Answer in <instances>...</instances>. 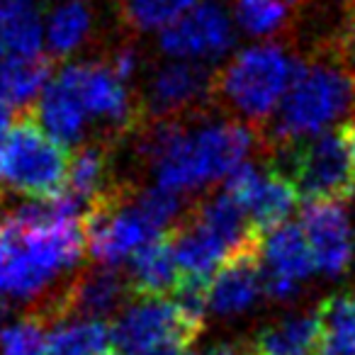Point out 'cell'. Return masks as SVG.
Instances as JSON below:
<instances>
[{"label": "cell", "mask_w": 355, "mask_h": 355, "mask_svg": "<svg viewBox=\"0 0 355 355\" xmlns=\"http://www.w3.org/2000/svg\"><path fill=\"white\" fill-rule=\"evenodd\" d=\"M156 355H190L188 348H173V350H163V353H156Z\"/></svg>", "instance_id": "34"}, {"label": "cell", "mask_w": 355, "mask_h": 355, "mask_svg": "<svg viewBox=\"0 0 355 355\" xmlns=\"http://www.w3.org/2000/svg\"><path fill=\"white\" fill-rule=\"evenodd\" d=\"M200 0H117L124 25L134 32H161Z\"/></svg>", "instance_id": "28"}, {"label": "cell", "mask_w": 355, "mask_h": 355, "mask_svg": "<svg viewBox=\"0 0 355 355\" xmlns=\"http://www.w3.org/2000/svg\"><path fill=\"white\" fill-rule=\"evenodd\" d=\"M316 355H355V292H340L316 309Z\"/></svg>", "instance_id": "23"}, {"label": "cell", "mask_w": 355, "mask_h": 355, "mask_svg": "<svg viewBox=\"0 0 355 355\" xmlns=\"http://www.w3.org/2000/svg\"><path fill=\"white\" fill-rule=\"evenodd\" d=\"M132 297H163L175 292L183 275L175 261L171 239H156L134 253L127 270Z\"/></svg>", "instance_id": "19"}, {"label": "cell", "mask_w": 355, "mask_h": 355, "mask_svg": "<svg viewBox=\"0 0 355 355\" xmlns=\"http://www.w3.org/2000/svg\"><path fill=\"white\" fill-rule=\"evenodd\" d=\"M202 326L193 321L175 300L137 297L117 314L112 340L117 355H156L173 348H190Z\"/></svg>", "instance_id": "9"}, {"label": "cell", "mask_w": 355, "mask_h": 355, "mask_svg": "<svg viewBox=\"0 0 355 355\" xmlns=\"http://www.w3.org/2000/svg\"><path fill=\"white\" fill-rule=\"evenodd\" d=\"M234 22L243 35L268 40L292 25L297 0H234Z\"/></svg>", "instance_id": "27"}, {"label": "cell", "mask_w": 355, "mask_h": 355, "mask_svg": "<svg viewBox=\"0 0 355 355\" xmlns=\"http://www.w3.org/2000/svg\"><path fill=\"white\" fill-rule=\"evenodd\" d=\"M256 134L241 119H183L148 122L141 132L139 153L158 188L185 195L227 180L248 161Z\"/></svg>", "instance_id": "2"}, {"label": "cell", "mask_w": 355, "mask_h": 355, "mask_svg": "<svg viewBox=\"0 0 355 355\" xmlns=\"http://www.w3.org/2000/svg\"><path fill=\"white\" fill-rule=\"evenodd\" d=\"M85 251L83 212L73 195L0 205V314L44 324L66 319Z\"/></svg>", "instance_id": "1"}, {"label": "cell", "mask_w": 355, "mask_h": 355, "mask_svg": "<svg viewBox=\"0 0 355 355\" xmlns=\"http://www.w3.org/2000/svg\"><path fill=\"white\" fill-rule=\"evenodd\" d=\"M0 37L10 56L37 59L46 40L44 17L37 0H0Z\"/></svg>", "instance_id": "21"}, {"label": "cell", "mask_w": 355, "mask_h": 355, "mask_svg": "<svg viewBox=\"0 0 355 355\" xmlns=\"http://www.w3.org/2000/svg\"><path fill=\"white\" fill-rule=\"evenodd\" d=\"M214 100V73L205 64L168 59L151 73L144 107L151 122L200 114Z\"/></svg>", "instance_id": "12"}, {"label": "cell", "mask_w": 355, "mask_h": 355, "mask_svg": "<svg viewBox=\"0 0 355 355\" xmlns=\"http://www.w3.org/2000/svg\"><path fill=\"white\" fill-rule=\"evenodd\" d=\"M12 127V114L8 110H0V158H3V151H6V141L8 134H10Z\"/></svg>", "instance_id": "33"}, {"label": "cell", "mask_w": 355, "mask_h": 355, "mask_svg": "<svg viewBox=\"0 0 355 355\" xmlns=\"http://www.w3.org/2000/svg\"><path fill=\"white\" fill-rule=\"evenodd\" d=\"M300 61L280 44L263 42L236 51L214 73V100L251 124H268L290 90Z\"/></svg>", "instance_id": "5"}, {"label": "cell", "mask_w": 355, "mask_h": 355, "mask_svg": "<svg viewBox=\"0 0 355 355\" xmlns=\"http://www.w3.org/2000/svg\"><path fill=\"white\" fill-rule=\"evenodd\" d=\"M277 166L309 200H340L355 190V124H340L277 148Z\"/></svg>", "instance_id": "7"}, {"label": "cell", "mask_w": 355, "mask_h": 355, "mask_svg": "<svg viewBox=\"0 0 355 355\" xmlns=\"http://www.w3.org/2000/svg\"><path fill=\"white\" fill-rule=\"evenodd\" d=\"M355 110V71L338 51L300 61L290 90L275 117L266 124L272 148L304 141L321 132L340 127Z\"/></svg>", "instance_id": "3"}, {"label": "cell", "mask_w": 355, "mask_h": 355, "mask_svg": "<svg viewBox=\"0 0 355 355\" xmlns=\"http://www.w3.org/2000/svg\"><path fill=\"white\" fill-rule=\"evenodd\" d=\"M236 44V22L217 0H200L185 15L163 27L158 49L168 59L214 64L222 61Z\"/></svg>", "instance_id": "10"}, {"label": "cell", "mask_w": 355, "mask_h": 355, "mask_svg": "<svg viewBox=\"0 0 355 355\" xmlns=\"http://www.w3.org/2000/svg\"><path fill=\"white\" fill-rule=\"evenodd\" d=\"M314 256V268L324 277L348 272L355 256V227L340 200H311L300 222Z\"/></svg>", "instance_id": "15"}, {"label": "cell", "mask_w": 355, "mask_h": 355, "mask_svg": "<svg viewBox=\"0 0 355 355\" xmlns=\"http://www.w3.org/2000/svg\"><path fill=\"white\" fill-rule=\"evenodd\" d=\"M35 114L42 127L54 139H59L64 146H80L88 134V114H85L80 100L76 98V93L59 76H54L44 93L40 95Z\"/></svg>", "instance_id": "18"}, {"label": "cell", "mask_w": 355, "mask_h": 355, "mask_svg": "<svg viewBox=\"0 0 355 355\" xmlns=\"http://www.w3.org/2000/svg\"><path fill=\"white\" fill-rule=\"evenodd\" d=\"M251 345L246 343H234V340H224V343H214L202 355H248Z\"/></svg>", "instance_id": "32"}, {"label": "cell", "mask_w": 355, "mask_h": 355, "mask_svg": "<svg viewBox=\"0 0 355 355\" xmlns=\"http://www.w3.org/2000/svg\"><path fill=\"white\" fill-rule=\"evenodd\" d=\"M110 148L100 141L80 144L71 153L69 161V180H66V193L73 195L78 202H93L95 198L110 188Z\"/></svg>", "instance_id": "25"}, {"label": "cell", "mask_w": 355, "mask_h": 355, "mask_svg": "<svg viewBox=\"0 0 355 355\" xmlns=\"http://www.w3.org/2000/svg\"><path fill=\"white\" fill-rule=\"evenodd\" d=\"M224 193L243 209L258 234L285 224L297 205V188L277 166L263 168L243 163L224 183Z\"/></svg>", "instance_id": "13"}, {"label": "cell", "mask_w": 355, "mask_h": 355, "mask_svg": "<svg viewBox=\"0 0 355 355\" xmlns=\"http://www.w3.org/2000/svg\"><path fill=\"white\" fill-rule=\"evenodd\" d=\"M112 355H117V353H112Z\"/></svg>", "instance_id": "36"}, {"label": "cell", "mask_w": 355, "mask_h": 355, "mask_svg": "<svg viewBox=\"0 0 355 355\" xmlns=\"http://www.w3.org/2000/svg\"><path fill=\"white\" fill-rule=\"evenodd\" d=\"M0 355H46L44 321L17 316L0 326Z\"/></svg>", "instance_id": "29"}, {"label": "cell", "mask_w": 355, "mask_h": 355, "mask_svg": "<svg viewBox=\"0 0 355 355\" xmlns=\"http://www.w3.org/2000/svg\"><path fill=\"white\" fill-rule=\"evenodd\" d=\"M83 227L90 258L103 268H119L146 243L163 236L141 209L137 193L117 185H110L88 205Z\"/></svg>", "instance_id": "8"}, {"label": "cell", "mask_w": 355, "mask_h": 355, "mask_svg": "<svg viewBox=\"0 0 355 355\" xmlns=\"http://www.w3.org/2000/svg\"><path fill=\"white\" fill-rule=\"evenodd\" d=\"M132 295L127 275H119L117 268H93L76 277L69 297V316L80 319H105V316L122 311V302Z\"/></svg>", "instance_id": "17"}, {"label": "cell", "mask_w": 355, "mask_h": 355, "mask_svg": "<svg viewBox=\"0 0 355 355\" xmlns=\"http://www.w3.org/2000/svg\"><path fill=\"white\" fill-rule=\"evenodd\" d=\"M338 54H340V59L355 71V6H353V10H350L348 20H345L343 32H340Z\"/></svg>", "instance_id": "31"}, {"label": "cell", "mask_w": 355, "mask_h": 355, "mask_svg": "<svg viewBox=\"0 0 355 355\" xmlns=\"http://www.w3.org/2000/svg\"><path fill=\"white\" fill-rule=\"evenodd\" d=\"M258 261L266 295L277 302L295 300L311 272H316L314 256L300 224L285 222L263 234L258 241Z\"/></svg>", "instance_id": "14"}, {"label": "cell", "mask_w": 355, "mask_h": 355, "mask_svg": "<svg viewBox=\"0 0 355 355\" xmlns=\"http://www.w3.org/2000/svg\"><path fill=\"white\" fill-rule=\"evenodd\" d=\"M266 295L258 246L227 261L207 282V309L217 316H239Z\"/></svg>", "instance_id": "16"}, {"label": "cell", "mask_w": 355, "mask_h": 355, "mask_svg": "<svg viewBox=\"0 0 355 355\" xmlns=\"http://www.w3.org/2000/svg\"><path fill=\"white\" fill-rule=\"evenodd\" d=\"M258 241L261 234L224 190L190 209L171 234L180 275L193 282H209L224 263Z\"/></svg>", "instance_id": "4"}, {"label": "cell", "mask_w": 355, "mask_h": 355, "mask_svg": "<svg viewBox=\"0 0 355 355\" xmlns=\"http://www.w3.org/2000/svg\"><path fill=\"white\" fill-rule=\"evenodd\" d=\"M112 329L103 319L69 316L46 334V355H112Z\"/></svg>", "instance_id": "22"}, {"label": "cell", "mask_w": 355, "mask_h": 355, "mask_svg": "<svg viewBox=\"0 0 355 355\" xmlns=\"http://www.w3.org/2000/svg\"><path fill=\"white\" fill-rule=\"evenodd\" d=\"M93 32V10L85 0H66L46 22V46L51 59H66L88 42Z\"/></svg>", "instance_id": "26"}, {"label": "cell", "mask_w": 355, "mask_h": 355, "mask_svg": "<svg viewBox=\"0 0 355 355\" xmlns=\"http://www.w3.org/2000/svg\"><path fill=\"white\" fill-rule=\"evenodd\" d=\"M54 59L51 56H37V59H22V56H3L0 59V110H27V105L44 93L51 80Z\"/></svg>", "instance_id": "20"}, {"label": "cell", "mask_w": 355, "mask_h": 355, "mask_svg": "<svg viewBox=\"0 0 355 355\" xmlns=\"http://www.w3.org/2000/svg\"><path fill=\"white\" fill-rule=\"evenodd\" d=\"M69 161V146L42 127L35 107H27L12 117L0 158V185L30 200H54L66 193Z\"/></svg>", "instance_id": "6"}, {"label": "cell", "mask_w": 355, "mask_h": 355, "mask_svg": "<svg viewBox=\"0 0 355 355\" xmlns=\"http://www.w3.org/2000/svg\"><path fill=\"white\" fill-rule=\"evenodd\" d=\"M319 324L316 314H290L258 331L256 355H316Z\"/></svg>", "instance_id": "24"}, {"label": "cell", "mask_w": 355, "mask_h": 355, "mask_svg": "<svg viewBox=\"0 0 355 355\" xmlns=\"http://www.w3.org/2000/svg\"><path fill=\"white\" fill-rule=\"evenodd\" d=\"M107 66L114 71V73L119 76V78L124 80V83H129V80L134 78V73H137L139 69V54L134 46L124 44V46H117V49L110 54L107 59Z\"/></svg>", "instance_id": "30"}, {"label": "cell", "mask_w": 355, "mask_h": 355, "mask_svg": "<svg viewBox=\"0 0 355 355\" xmlns=\"http://www.w3.org/2000/svg\"><path fill=\"white\" fill-rule=\"evenodd\" d=\"M3 56H8V51H6V44H3V37H0V59Z\"/></svg>", "instance_id": "35"}, {"label": "cell", "mask_w": 355, "mask_h": 355, "mask_svg": "<svg viewBox=\"0 0 355 355\" xmlns=\"http://www.w3.org/2000/svg\"><path fill=\"white\" fill-rule=\"evenodd\" d=\"M61 80L80 100L90 122H98L110 137L129 132L139 124V110L127 83L107 66V61H78L59 71Z\"/></svg>", "instance_id": "11"}]
</instances>
